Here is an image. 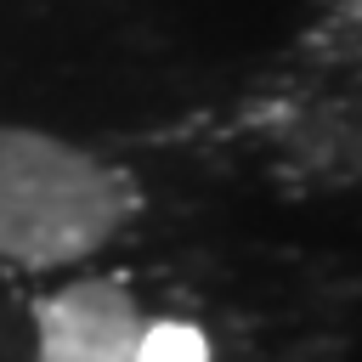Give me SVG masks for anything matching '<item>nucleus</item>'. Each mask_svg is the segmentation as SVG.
Here are the masks:
<instances>
[{
	"label": "nucleus",
	"instance_id": "1",
	"mask_svg": "<svg viewBox=\"0 0 362 362\" xmlns=\"http://www.w3.org/2000/svg\"><path fill=\"white\" fill-rule=\"evenodd\" d=\"M136 215V181L28 124H0V260L45 272L96 255Z\"/></svg>",
	"mask_w": 362,
	"mask_h": 362
},
{
	"label": "nucleus",
	"instance_id": "2",
	"mask_svg": "<svg viewBox=\"0 0 362 362\" xmlns=\"http://www.w3.org/2000/svg\"><path fill=\"white\" fill-rule=\"evenodd\" d=\"M40 362H136L141 305L113 277H79L34 305Z\"/></svg>",
	"mask_w": 362,
	"mask_h": 362
},
{
	"label": "nucleus",
	"instance_id": "3",
	"mask_svg": "<svg viewBox=\"0 0 362 362\" xmlns=\"http://www.w3.org/2000/svg\"><path fill=\"white\" fill-rule=\"evenodd\" d=\"M136 362H209V345L187 322H153V328H141Z\"/></svg>",
	"mask_w": 362,
	"mask_h": 362
}]
</instances>
